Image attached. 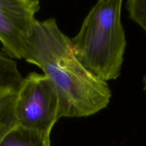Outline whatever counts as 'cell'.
<instances>
[{"label": "cell", "mask_w": 146, "mask_h": 146, "mask_svg": "<svg viewBox=\"0 0 146 146\" xmlns=\"http://www.w3.org/2000/svg\"><path fill=\"white\" fill-rule=\"evenodd\" d=\"M22 80L16 61L0 52V93L18 91Z\"/></svg>", "instance_id": "obj_6"}, {"label": "cell", "mask_w": 146, "mask_h": 146, "mask_svg": "<svg viewBox=\"0 0 146 146\" xmlns=\"http://www.w3.org/2000/svg\"><path fill=\"white\" fill-rule=\"evenodd\" d=\"M24 58L40 67L55 86L59 118L87 117L108 106L112 97L108 84L82 65L70 38L54 18L35 21Z\"/></svg>", "instance_id": "obj_1"}, {"label": "cell", "mask_w": 146, "mask_h": 146, "mask_svg": "<svg viewBox=\"0 0 146 146\" xmlns=\"http://www.w3.org/2000/svg\"><path fill=\"white\" fill-rule=\"evenodd\" d=\"M126 9L130 18L146 33V0H128L126 2Z\"/></svg>", "instance_id": "obj_8"}, {"label": "cell", "mask_w": 146, "mask_h": 146, "mask_svg": "<svg viewBox=\"0 0 146 146\" xmlns=\"http://www.w3.org/2000/svg\"><path fill=\"white\" fill-rule=\"evenodd\" d=\"M144 84H145V90L146 91V76L144 78Z\"/></svg>", "instance_id": "obj_9"}, {"label": "cell", "mask_w": 146, "mask_h": 146, "mask_svg": "<svg viewBox=\"0 0 146 146\" xmlns=\"http://www.w3.org/2000/svg\"><path fill=\"white\" fill-rule=\"evenodd\" d=\"M40 9L38 0H0V41L9 58H24Z\"/></svg>", "instance_id": "obj_4"}, {"label": "cell", "mask_w": 146, "mask_h": 146, "mask_svg": "<svg viewBox=\"0 0 146 146\" xmlns=\"http://www.w3.org/2000/svg\"><path fill=\"white\" fill-rule=\"evenodd\" d=\"M17 91L0 93V142L4 135L17 125L14 112Z\"/></svg>", "instance_id": "obj_7"}, {"label": "cell", "mask_w": 146, "mask_h": 146, "mask_svg": "<svg viewBox=\"0 0 146 146\" xmlns=\"http://www.w3.org/2000/svg\"><path fill=\"white\" fill-rule=\"evenodd\" d=\"M122 0H100L89 11L78 34L70 38L82 65L107 82L120 76L126 38L121 22Z\"/></svg>", "instance_id": "obj_2"}, {"label": "cell", "mask_w": 146, "mask_h": 146, "mask_svg": "<svg viewBox=\"0 0 146 146\" xmlns=\"http://www.w3.org/2000/svg\"><path fill=\"white\" fill-rule=\"evenodd\" d=\"M59 111L58 91L47 75L31 72L23 78L14 106L18 125L50 136Z\"/></svg>", "instance_id": "obj_3"}, {"label": "cell", "mask_w": 146, "mask_h": 146, "mask_svg": "<svg viewBox=\"0 0 146 146\" xmlns=\"http://www.w3.org/2000/svg\"><path fill=\"white\" fill-rule=\"evenodd\" d=\"M0 146H50V136L17 124L4 135Z\"/></svg>", "instance_id": "obj_5"}]
</instances>
